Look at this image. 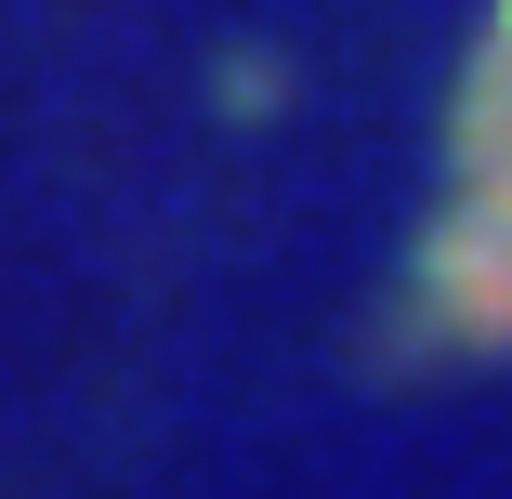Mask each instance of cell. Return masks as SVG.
Segmentation results:
<instances>
[{"label":"cell","mask_w":512,"mask_h":499,"mask_svg":"<svg viewBox=\"0 0 512 499\" xmlns=\"http://www.w3.org/2000/svg\"><path fill=\"white\" fill-rule=\"evenodd\" d=\"M394 342L407 355H499L512 342V0L486 14L460 92H447V171L434 224L394 276Z\"/></svg>","instance_id":"6da1fadb"}]
</instances>
